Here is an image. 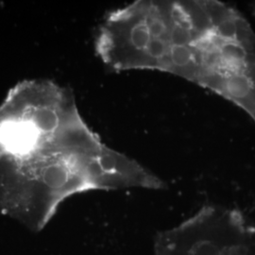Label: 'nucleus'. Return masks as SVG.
<instances>
[{
  "label": "nucleus",
  "mask_w": 255,
  "mask_h": 255,
  "mask_svg": "<svg viewBox=\"0 0 255 255\" xmlns=\"http://www.w3.org/2000/svg\"><path fill=\"white\" fill-rule=\"evenodd\" d=\"M98 49L117 70L173 74L222 97L255 124V31L217 0H138L111 13Z\"/></svg>",
  "instance_id": "1"
},
{
  "label": "nucleus",
  "mask_w": 255,
  "mask_h": 255,
  "mask_svg": "<svg viewBox=\"0 0 255 255\" xmlns=\"http://www.w3.org/2000/svg\"><path fill=\"white\" fill-rule=\"evenodd\" d=\"M40 130L31 120H9L0 125V145L10 155H28L37 145Z\"/></svg>",
  "instance_id": "2"
},
{
  "label": "nucleus",
  "mask_w": 255,
  "mask_h": 255,
  "mask_svg": "<svg viewBox=\"0 0 255 255\" xmlns=\"http://www.w3.org/2000/svg\"><path fill=\"white\" fill-rule=\"evenodd\" d=\"M40 132H51L60 125V118L58 115L47 108L35 110L30 119Z\"/></svg>",
  "instance_id": "3"
}]
</instances>
